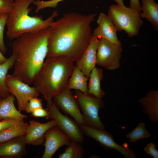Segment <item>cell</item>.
Segmentation results:
<instances>
[{"label":"cell","instance_id":"cell-13","mask_svg":"<svg viewBox=\"0 0 158 158\" xmlns=\"http://www.w3.org/2000/svg\"><path fill=\"white\" fill-rule=\"evenodd\" d=\"M29 126L25 135L27 145L33 146L42 145L45 140L46 131L56 125L55 120L52 119L46 123H42L34 120L29 121Z\"/></svg>","mask_w":158,"mask_h":158},{"label":"cell","instance_id":"cell-12","mask_svg":"<svg viewBox=\"0 0 158 158\" xmlns=\"http://www.w3.org/2000/svg\"><path fill=\"white\" fill-rule=\"evenodd\" d=\"M44 150L42 158H51L60 147L68 146L71 142L69 137L56 125L49 129L45 135Z\"/></svg>","mask_w":158,"mask_h":158},{"label":"cell","instance_id":"cell-16","mask_svg":"<svg viewBox=\"0 0 158 158\" xmlns=\"http://www.w3.org/2000/svg\"><path fill=\"white\" fill-rule=\"evenodd\" d=\"M99 39L93 35L90 42L80 58L75 63L77 66L89 78L96 64V53Z\"/></svg>","mask_w":158,"mask_h":158},{"label":"cell","instance_id":"cell-10","mask_svg":"<svg viewBox=\"0 0 158 158\" xmlns=\"http://www.w3.org/2000/svg\"><path fill=\"white\" fill-rule=\"evenodd\" d=\"M79 126L83 134L93 139L105 148L115 150L126 158L137 157L135 152L128 146L121 145L116 142L111 133L105 130L93 128L84 124Z\"/></svg>","mask_w":158,"mask_h":158},{"label":"cell","instance_id":"cell-23","mask_svg":"<svg viewBox=\"0 0 158 158\" xmlns=\"http://www.w3.org/2000/svg\"><path fill=\"white\" fill-rule=\"evenodd\" d=\"M16 56L12 53L4 63L0 64V97L5 98L10 94L6 83L8 71L13 66L16 60Z\"/></svg>","mask_w":158,"mask_h":158},{"label":"cell","instance_id":"cell-2","mask_svg":"<svg viewBox=\"0 0 158 158\" xmlns=\"http://www.w3.org/2000/svg\"><path fill=\"white\" fill-rule=\"evenodd\" d=\"M49 28L26 33L11 45L16 56L12 75L29 85L33 84L47 56Z\"/></svg>","mask_w":158,"mask_h":158},{"label":"cell","instance_id":"cell-26","mask_svg":"<svg viewBox=\"0 0 158 158\" xmlns=\"http://www.w3.org/2000/svg\"><path fill=\"white\" fill-rule=\"evenodd\" d=\"M64 0H51L47 1L35 0L33 3L36 6L35 12L37 13L41 10L47 8H56L58 4Z\"/></svg>","mask_w":158,"mask_h":158},{"label":"cell","instance_id":"cell-31","mask_svg":"<svg viewBox=\"0 0 158 158\" xmlns=\"http://www.w3.org/2000/svg\"><path fill=\"white\" fill-rule=\"evenodd\" d=\"M32 116L35 117H45L47 119L49 116V111L47 109L39 108L34 110L31 113Z\"/></svg>","mask_w":158,"mask_h":158},{"label":"cell","instance_id":"cell-20","mask_svg":"<svg viewBox=\"0 0 158 158\" xmlns=\"http://www.w3.org/2000/svg\"><path fill=\"white\" fill-rule=\"evenodd\" d=\"M24 119L18 120L13 125L0 132V143L25 135L29 124Z\"/></svg>","mask_w":158,"mask_h":158},{"label":"cell","instance_id":"cell-24","mask_svg":"<svg viewBox=\"0 0 158 158\" xmlns=\"http://www.w3.org/2000/svg\"><path fill=\"white\" fill-rule=\"evenodd\" d=\"M145 126V123L140 122L133 130L126 135V137L130 143L135 142L141 139H148L151 136Z\"/></svg>","mask_w":158,"mask_h":158},{"label":"cell","instance_id":"cell-5","mask_svg":"<svg viewBox=\"0 0 158 158\" xmlns=\"http://www.w3.org/2000/svg\"><path fill=\"white\" fill-rule=\"evenodd\" d=\"M107 15L113 22L117 31L124 30L130 37L138 34L143 23L140 13L125 6L111 5L108 10Z\"/></svg>","mask_w":158,"mask_h":158},{"label":"cell","instance_id":"cell-25","mask_svg":"<svg viewBox=\"0 0 158 158\" xmlns=\"http://www.w3.org/2000/svg\"><path fill=\"white\" fill-rule=\"evenodd\" d=\"M80 143L71 141L64 152L60 154L59 158H81L84 154V151Z\"/></svg>","mask_w":158,"mask_h":158},{"label":"cell","instance_id":"cell-3","mask_svg":"<svg viewBox=\"0 0 158 158\" xmlns=\"http://www.w3.org/2000/svg\"><path fill=\"white\" fill-rule=\"evenodd\" d=\"M74 62L64 56L47 57L33 84L47 102L67 88L74 66Z\"/></svg>","mask_w":158,"mask_h":158},{"label":"cell","instance_id":"cell-21","mask_svg":"<svg viewBox=\"0 0 158 158\" xmlns=\"http://www.w3.org/2000/svg\"><path fill=\"white\" fill-rule=\"evenodd\" d=\"M88 79L82 71L77 66H74L67 87L70 90L74 89L85 94H88Z\"/></svg>","mask_w":158,"mask_h":158},{"label":"cell","instance_id":"cell-15","mask_svg":"<svg viewBox=\"0 0 158 158\" xmlns=\"http://www.w3.org/2000/svg\"><path fill=\"white\" fill-rule=\"evenodd\" d=\"M25 135L0 143V157L21 158L27 153Z\"/></svg>","mask_w":158,"mask_h":158},{"label":"cell","instance_id":"cell-18","mask_svg":"<svg viewBox=\"0 0 158 158\" xmlns=\"http://www.w3.org/2000/svg\"><path fill=\"white\" fill-rule=\"evenodd\" d=\"M15 99L11 94L5 98L0 97V121L9 118L20 120L28 118L16 107L14 103Z\"/></svg>","mask_w":158,"mask_h":158},{"label":"cell","instance_id":"cell-19","mask_svg":"<svg viewBox=\"0 0 158 158\" xmlns=\"http://www.w3.org/2000/svg\"><path fill=\"white\" fill-rule=\"evenodd\" d=\"M103 70L95 67L91 71L89 76L88 93L101 99L105 95L101 87V82L103 78Z\"/></svg>","mask_w":158,"mask_h":158},{"label":"cell","instance_id":"cell-33","mask_svg":"<svg viewBox=\"0 0 158 158\" xmlns=\"http://www.w3.org/2000/svg\"><path fill=\"white\" fill-rule=\"evenodd\" d=\"M141 6L139 0H130V7L140 13L141 12Z\"/></svg>","mask_w":158,"mask_h":158},{"label":"cell","instance_id":"cell-22","mask_svg":"<svg viewBox=\"0 0 158 158\" xmlns=\"http://www.w3.org/2000/svg\"><path fill=\"white\" fill-rule=\"evenodd\" d=\"M140 13L142 18H145L151 23L157 30H158V4L154 0H141Z\"/></svg>","mask_w":158,"mask_h":158},{"label":"cell","instance_id":"cell-34","mask_svg":"<svg viewBox=\"0 0 158 158\" xmlns=\"http://www.w3.org/2000/svg\"><path fill=\"white\" fill-rule=\"evenodd\" d=\"M7 60V59L4 56L3 54L0 50V64L5 63Z\"/></svg>","mask_w":158,"mask_h":158},{"label":"cell","instance_id":"cell-29","mask_svg":"<svg viewBox=\"0 0 158 158\" xmlns=\"http://www.w3.org/2000/svg\"><path fill=\"white\" fill-rule=\"evenodd\" d=\"M42 100L38 97H33L29 101L27 109L26 111L27 113H31L34 110L43 107Z\"/></svg>","mask_w":158,"mask_h":158},{"label":"cell","instance_id":"cell-6","mask_svg":"<svg viewBox=\"0 0 158 158\" xmlns=\"http://www.w3.org/2000/svg\"><path fill=\"white\" fill-rule=\"evenodd\" d=\"M74 96L82 112L83 124L93 128L105 130L99 114V110L104 106L101 99L79 90H76Z\"/></svg>","mask_w":158,"mask_h":158},{"label":"cell","instance_id":"cell-14","mask_svg":"<svg viewBox=\"0 0 158 158\" xmlns=\"http://www.w3.org/2000/svg\"><path fill=\"white\" fill-rule=\"evenodd\" d=\"M97 22L98 26L94 30L93 34L98 39H104L121 45L117 37L116 27L108 15L100 13Z\"/></svg>","mask_w":158,"mask_h":158},{"label":"cell","instance_id":"cell-27","mask_svg":"<svg viewBox=\"0 0 158 158\" xmlns=\"http://www.w3.org/2000/svg\"><path fill=\"white\" fill-rule=\"evenodd\" d=\"M9 14H4L0 16V50L3 54L6 52L4 40V32Z\"/></svg>","mask_w":158,"mask_h":158},{"label":"cell","instance_id":"cell-11","mask_svg":"<svg viewBox=\"0 0 158 158\" xmlns=\"http://www.w3.org/2000/svg\"><path fill=\"white\" fill-rule=\"evenodd\" d=\"M52 101L57 107L72 117L80 126L83 124V116L74 96L67 88L55 96Z\"/></svg>","mask_w":158,"mask_h":158},{"label":"cell","instance_id":"cell-8","mask_svg":"<svg viewBox=\"0 0 158 158\" xmlns=\"http://www.w3.org/2000/svg\"><path fill=\"white\" fill-rule=\"evenodd\" d=\"M47 106L49 114L47 120H54L56 126L69 137L71 141L83 142L84 134L75 120L61 113L53 101Z\"/></svg>","mask_w":158,"mask_h":158},{"label":"cell","instance_id":"cell-4","mask_svg":"<svg viewBox=\"0 0 158 158\" xmlns=\"http://www.w3.org/2000/svg\"><path fill=\"white\" fill-rule=\"evenodd\" d=\"M35 0H15L12 11L9 14L6 25V36L10 40L26 33L35 32L49 28L58 15L55 10L44 20L42 16H30V5Z\"/></svg>","mask_w":158,"mask_h":158},{"label":"cell","instance_id":"cell-1","mask_svg":"<svg viewBox=\"0 0 158 158\" xmlns=\"http://www.w3.org/2000/svg\"><path fill=\"white\" fill-rule=\"evenodd\" d=\"M96 14L70 12L54 22L49 28L47 57L64 56L77 61L92 40L90 24Z\"/></svg>","mask_w":158,"mask_h":158},{"label":"cell","instance_id":"cell-9","mask_svg":"<svg viewBox=\"0 0 158 158\" xmlns=\"http://www.w3.org/2000/svg\"><path fill=\"white\" fill-rule=\"evenodd\" d=\"M6 83L9 92L16 99L18 110L20 112L26 111L29 100L38 97L40 94L34 87L30 86L12 75L7 74Z\"/></svg>","mask_w":158,"mask_h":158},{"label":"cell","instance_id":"cell-28","mask_svg":"<svg viewBox=\"0 0 158 158\" xmlns=\"http://www.w3.org/2000/svg\"><path fill=\"white\" fill-rule=\"evenodd\" d=\"M13 0H0V16L4 14H9L13 11Z\"/></svg>","mask_w":158,"mask_h":158},{"label":"cell","instance_id":"cell-7","mask_svg":"<svg viewBox=\"0 0 158 158\" xmlns=\"http://www.w3.org/2000/svg\"><path fill=\"white\" fill-rule=\"evenodd\" d=\"M122 45L105 39H99L96 53V64L109 70L119 67L122 52Z\"/></svg>","mask_w":158,"mask_h":158},{"label":"cell","instance_id":"cell-32","mask_svg":"<svg viewBox=\"0 0 158 158\" xmlns=\"http://www.w3.org/2000/svg\"><path fill=\"white\" fill-rule=\"evenodd\" d=\"M18 120H19L9 118L0 121V132L13 125Z\"/></svg>","mask_w":158,"mask_h":158},{"label":"cell","instance_id":"cell-30","mask_svg":"<svg viewBox=\"0 0 158 158\" xmlns=\"http://www.w3.org/2000/svg\"><path fill=\"white\" fill-rule=\"evenodd\" d=\"M144 150L147 154L153 158H158V150L156 148V145L153 142L148 143L145 147Z\"/></svg>","mask_w":158,"mask_h":158},{"label":"cell","instance_id":"cell-17","mask_svg":"<svg viewBox=\"0 0 158 158\" xmlns=\"http://www.w3.org/2000/svg\"><path fill=\"white\" fill-rule=\"evenodd\" d=\"M143 109L142 112L147 115L150 121L158 122V92L157 90L149 91L144 97L137 100Z\"/></svg>","mask_w":158,"mask_h":158},{"label":"cell","instance_id":"cell-35","mask_svg":"<svg viewBox=\"0 0 158 158\" xmlns=\"http://www.w3.org/2000/svg\"><path fill=\"white\" fill-rule=\"evenodd\" d=\"M116 2L118 5L122 6H125L123 0H112Z\"/></svg>","mask_w":158,"mask_h":158}]
</instances>
